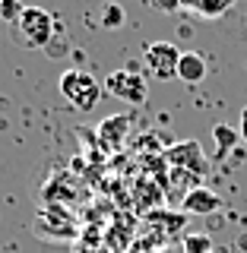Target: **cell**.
I'll return each mask as SVG.
<instances>
[{
    "mask_svg": "<svg viewBox=\"0 0 247 253\" xmlns=\"http://www.w3.org/2000/svg\"><path fill=\"white\" fill-rule=\"evenodd\" d=\"M57 26L60 22L45 6H26L22 16L13 22V35H16V42H22L26 47H48Z\"/></svg>",
    "mask_w": 247,
    "mask_h": 253,
    "instance_id": "cell-1",
    "label": "cell"
},
{
    "mask_svg": "<svg viewBox=\"0 0 247 253\" xmlns=\"http://www.w3.org/2000/svg\"><path fill=\"white\" fill-rule=\"evenodd\" d=\"M60 95L76 111H92L101 98V85L86 70H67V73H60Z\"/></svg>",
    "mask_w": 247,
    "mask_h": 253,
    "instance_id": "cell-2",
    "label": "cell"
},
{
    "mask_svg": "<svg viewBox=\"0 0 247 253\" xmlns=\"http://www.w3.org/2000/svg\"><path fill=\"white\" fill-rule=\"evenodd\" d=\"M181 47L171 42H152L143 47V67L146 73L158 79V83H168V79H178V63H181Z\"/></svg>",
    "mask_w": 247,
    "mask_h": 253,
    "instance_id": "cell-3",
    "label": "cell"
},
{
    "mask_svg": "<svg viewBox=\"0 0 247 253\" xmlns=\"http://www.w3.org/2000/svg\"><path fill=\"white\" fill-rule=\"evenodd\" d=\"M105 92L114 95V98H121V101H127V105H143V101L149 98L146 76L137 73L133 67L108 73V79H105Z\"/></svg>",
    "mask_w": 247,
    "mask_h": 253,
    "instance_id": "cell-4",
    "label": "cell"
},
{
    "mask_svg": "<svg viewBox=\"0 0 247 253\" xmlns=\"http://www.w3.org/2000/svg\"><path fill=\"white\" fill-rule=\"evenodd\" d=\"M165 162H168L171 168L197 174V177H203V174L209 171V158H206L203 146L197 139H181V142H174L171 149H165Z\"/></svg>",
    "mask_w": 247,
    "mask_h": 253,
    "instance_id": "cell-5",
    "label": "cell"
},
{
    "mask_svg": "<svg viewBox=\"0 0 247 253\" xmlns=\"http://www.w3.org/2000/svg\"><path fill=\"white\" fill-rule=\"evenodd\" d=\"M222 206V196L219 193H212L209 187H194L190 193L184 196V203H181V209L187 212V215H212Z\"/></svg>",
    "mask_w": 247,
    "mask_h": 253,
    "instance_id": "cell-6",
    "label": "cell"
},
{
    "mask_svg": "<svg viewBox=\"0 0 247 253\" xmlns=\"http://www.w3.org/2000/svg\"><path fill=\"white\" fill-rule=\"evenodd\" d=\"M168 177H174V180H162V190H165V200H171V203H184V196L190 193V190L200 187L197 184V174L181 171V168H174Z\"/></svg>",
    "mask_w": 247,
    "mask_h": 253,
    "instance_id": "cell-7",
    "label": "cell"
},
{
    "mask_svg": "<svg viewBox=\"0 0 247 253\" xmlns=\"http://www.w3.org/2000/svg\"><path fill=\"white\" fill-rule=\"evenodd\" d=\"M127 130H130V117H105V121L99 124V139L105 149H117L127 136Z\"/></svg>",
    "mask_w": 247,
    "mask_h": 253,
    "instance_id": "cell-8",
    "label": "cell"
},
{
    "mask_svg": "<svg viewBox=\"0 0 247 253\" xmlns=\"http://www.w3.org/2000/svg\"><path fill=\"white\" fill-rule=\"evenodd\" d=\"M178 79L187 83V85L203 83V79H206V60L197 51H184V54H181V63H178Z\"/></svg>",
    "mask_w": 247,
    "mask_h": 253,
    "instance_id": "cell-9",
    "label": "cell"
},
{
    "mask_svg": "<svg viewBox=\"0 0 247 253\" xmlns=\"http://www.w3.org/2000/svg\"><path fill=\"white\" fill-rule=\"evenodd\" d=\"M165 203V190H162V184H158V180H152L149 177L146 184H140L137 187V206L140 209H155V206H162Z\"/></svg>",
    "mask_w": 247,
    "mask_h": 253,
    "instance_id": "cell-10",
    "label": "cell"
},
{
    "mask_svg": "<svg viewBox=\"0 0 247 253\" xmlns=\"http://www.w3.org/2000/svg\"><path fill=\"white\" fill-rule=\"evenodd\" d=\"M235 3H238V0H194V10L200 16H206V19H216V16L228 13Z\"/></svg>",
    "mask_w": 247,
    "mask_h": 253,
    "instance_id": "cell-11",
    "label": "cell"
},
{
    "mask_svg": "<svg viewBox=\"0 0 247 253\" xmlns=\"http://www.w3.org/2000/svg\"><path fill=\"white\" fill-rule=\"evenodd\" d=\"M212 139L219 142V152H222V155H228V152L235 149V142L241 139V136H238V133L232 130V126H225V124H216V126H212Z\"/></svg>",
    "mask_w": 247,
    "mask_h": 253,
    "instance_id": "cell-12",
    "label": "cell"
},
{
    "mask_svg": "<svg viewBox=\"0 0 247 253\" xmlns=\"http://www.w3.org/2000/svg\"><path fill=\"white\" fill-rule=\"evenodd\" d=\"M124 22H127V13H124L121 3H108L105 10H101V26L105 29H121Z\"/></svg>",
    "mask_w": 247,
    "mask_h": 253,
    "instance_id": "cell-13",
    "label": "cell"
},
{
    "mask_svg": "<svg viewBox=\"0 0 247 253\" xmlns=\"http://www.w3.org/2000/svg\"><path fill=\"white\" fill-rule=\"evenodd\" d=\"M184 253H212V237L209 234H187Z\"/></svg>",
    "mask_w": 247,
    "mask_h": 253,
    "instance_id": "cell-14",
    "label": "cell"
},
{
    "mask_svg": "<svg viewBox=\"0 0 247 253\" xmlns=\"http://www.w3.org/2000/svg\"><path fill=\"white\" fill-rule=\"evenodd\" d=\"M67 51H70V44H67V38H63V29L57 26V32H54V38H51V44L45 47V54H48V57H63Z\"/></svg>",
    "mask_w": 247,
    "mask_h": 253,
    "instance_id": "cell-15",
    "label": "cell"
},
{
    "mask_svg": "<svg viewBox=\"0 0 247 253\" xmlns=\"http://www.w3.org/2000/svg\"><path fill=\"white\" fill-rule=\"evenodd\" d=\"M22 10H26V6H22L19 0H3V3H0V19H6L13 26V22L22 16Z\"/></svg>",
    "mask_w": 247,
    "mask_h": 253,
    "instance_id": "cell-16",
    "label": "cell"
},
{
    "mask_svg": "<svg viewBox=\"0 0 247 253\" xmlns=\"http://www.w3.org/2000/svg\"><path fill=\"white\" fill-rule=\"evenodd\" d=\"M238 136H241V139L247 142V108L241 111V130H238Z\"/></svg>",
    "mask_w": 247,
    "mask_h": 253,
    "instance_id": "cell-17",
    "label": "cell"
},
{
    "mask_svg": "<svg viewBox=\"0 0 247 253\" xmlns=\"http://www.w3.org/2000/svg\"><path fill=\"white\" fill-rule=\"evenodd\" d=\"M0 3H3V0H0Z\"/></svg>",
    "mask_w": 247,
    "mask_h": 253,
    "instance_id": "cell-18",
    "label": "cell"
}]
</instances>
